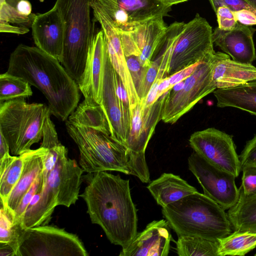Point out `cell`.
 Here are the masks:
<instances>
[{
  "instance_id": "6da1fadb",
  "label": "cell",
  "mask_w": 256,
  "mask_h": 256,
  "mask_svg": "<svg viewBox=\"0 0 256 256\" xmlns=\"http://www.w3.org/2000/svg\"><path fill=\"white\" fill-rule=\"evenodd\" d=\"M88 174V185L80 196L91 222L101 227L112 244L125 249L138 233V210L129 180L106 171Z\"/></svg>"
},
{
  "instance_id": "7a4b0ae2",
  "label": "cell",
  "mask_w": 256,
  "mask_h": 256,
  "mask_svg": "<svg viewBox=\"0 0 256 256\" xmlns=\"http://www.w3.org/2000/svg\"><path fill=\"white\" fill-rule=\"evenodd\" d=\"M6 72L38 88L46 98L52 114L62 121L78 106V83L58 60L36 46L18 45L10 55Z\"/></svg>"
},
{
  "instance_id": "3957f363",
  "label": "cell",
  "mask_w": 256,
  "mask_h": 256,
  "mask_svg": "<svg viewBox=\"0 0 256 256\" xmlns=\"http://www.w3.org/2000/svg\"><path fill=\"white\" fill-rule=\"evenodd\" d=\"M67 132L76 144L80 154V164L84 172L116 171L150 182L145 154L129 150L125 146L101 130L66 122Z\"/></svg>"
},
{
  "instance_id": "277c9868",
  "label": "cell",
  "mask_w": 256,
  "mask_h": 256,
  "mask_svg": "<svg viewBox=\"0 0 256 256\" xmlns=\"http://www.w3.org/2000/svg\"><path fill=\"white\" fill-rule=\"evenodd\" d=\"M162 212L178 237L195 236L218 241L234 230L225 210L198 192L162 208Z\"/></svg>"
},
{
  "instance_id": "5b68a950",
  "label": "cell",
  "mask_w": 256,
  "mask_h": 256,
  "mask_svg": "<svg viewBox=\"0 0 256 256\" xmlns=\"http://www.w3.org/2000/svg\"><path fill=\"white\" fill-rule=\"evenodd\" d=\"M25 98L0 103V132L5 138L13 156L31 150L43 138L52 121L50 108L43 104H28Z\"/></svg>"
},
{
  "instance_id": "8992f818",
  "label": "cell",
  "mask_w": 256,
  "mask_h": 256,
  "mask_svg": "<svg viewBox=\"0 0 256 256\" xmlns=\"http://www.w3.org/2000/svg\"><path fill=\"white\" fill-rule=\"evenodd\" d=\"M92 0H56L54 6L65 26V38L60 62L78 84L86 66L93 38L90 18Z\"/></svg>"
},
{
  "instance_id": "52a82bcc",
  "label": "cell",
  "mask_w": 256,
  "mask_h": 256,
  "mask_svg": "<svg viewBox=\"0 0 256 256\" xmlns=\"http://www.w3.org/2000/svg\"><path fill=\"white\" fill-rule=\"evenodd\" d=\"M212 35V26L198 14L188 23L177 22L168 76L213 55Z\"/></svg>"
},
{
  "instance_id": "ba28073f",
  "label": "cell",
  "mask_w": 256,
  "mask_h": 256,
  "mask_svg": "<svg viewBox=\"0 0 256 256\" xmlns=\"http://www.w3.org/2000/svg\"><path fill=\"white\" fill-rule=\"evenodd\" d=\"M215 54L200 62L193 74L177 84L166 94L161 120L173 124L190 111L204 96L216 89L212 79V69Z\"/></svg>"
},
{
  "instance_id": "9c48e42d",
  "label": "cell",
  "mask_w": 256,
  "mask_h": 256,
  "mask_svg": "<svg viewBox=\"0 0 256 256\" xmlns=\"http://www.w3.org/2000/svg\"><path fill=\"white\" fill-rule=\"evenodd\" d=\"M76 234L52 225L25 229L20 238L18 256H88Z\"/></svg>"
},
{
  "instance_id": "30bf717a",
  "label": "cell",
  "mask_w": 256,
  "mask_h": 256,
  "mask_svg": "<svg viewBox=\"0 0 256 256\" xmlns=\"http://www.w3.org/2000/svg\"><path fill=\"white\" fill-rule=\"evenodd\" d=\"M84 172L74 160L68 157V154L60 158L42 188L39 199L48 212L52 214L58 206L69 208L76 204Z\"/></svg>"
},
{
  "instance_id": "8fae6325",
  "label": "cell",
  "mask_w": 256,
  "mask_h": 256,
  "mask_svg": "<svg viewBox=\"0 0 256 256\" xmlns=\"http://www.w3.org/2000/svg\"><path fill=\"white\" fill-rule=\"evenodd\" d=\"M189 142L194 152L211 164L238 177L242 166L232 137L214 128L197 131Z\"/></svg>"
},
{
  "instance_id": "7c38bea8",
  "label": "cell",
  "mask_w": 256,
  "mask_h": 256,
  "mask_svg": "<svg viewBox=\"0 0 256 256\" xmlns=\"http://www.w3.org/2000/svg\"><path fill=\"white\" fill-rule=\"evenodd\" d=\"M188 166L204 194L224 210L230 209L237 202L240 190L234 175L211 164L194 152L188 158Z\"/></svg>"
},
{
  "instance_id": "4fadbf2b",
  "label": "cell",
  "mask_w": 256,
  "mask_h": 256,
  "mask_svg": "<svg viewBox=\"0 0 256 256\" xmlns=\"http://www.w3.org/2000/svg\"><path fill=\"white\" fill-rule=\"evenodd\" d=\"M120 33L134 31L146 22L168 16L171 6L160 0H96Z\"/></svg>"
},
{
  "instance_id": "5bb4252c",
  "label": "cell",
  "mask_w": 256,
  "mask_h": 256,
  "mask_svg": "<svg viewBox=\"0 0 256 256\" xmlns=\"http://www.w3.org/2000/svg\"><path fill=\"white\" fill-rule=\"evenodd\" d=\"M100 104L106 118L111 137L126 146L130 128V110L129 106L124 104L118 95L116 72L110 60L107 46L105 53L102 100Z\"/></svg>"
},
{
  "instance_id": "9a60e30c",
  "label": "cell",
  "mask_w": 256,
  "mask_h": 256,
  "mask_svg": "<svg viewBox=\"0 0 256 256\" xmlns=\"http://www.w3.org/2000/svg\"><path fill=\"white\" fill-rule=\"evenodd\" d=\"M163 18L150 20L132 32H119L124 56H139L143 66L148 68L167 29Z\"/></svg>"
},
{
  "instance_id": "2e32d148",
  "label": "cell",
  "mask_w": 256,
  "mask_h": 256,
  "mask_svg": "<svg viewBox=\"0 0 256 256\" xmlns=\"http://www.w3.org/2000/svg\"><path fill=\"white\" fill-rule=\"evenodd\" d=\"M167 92L150 106H144L140 101L130 111L129 131L126 144L129 150L145 154L156 127L161 120Z\"/></svg>"
},
{
  "instance_id": "e0dca14e",
  "label": "cell",
  "mask_w": 256,
  "mask_h": 256,
  "mask_svg": "<svg viewBox=\"0 0 256 256\" xmlns=\"http://www.w3.org/2000/svg\"><path fill=\"white\" fill-rule=\"evenodd\" d=\"M106 47L101 30L94 36L85 68L78 84L84 100L90 103L102 102Z\"/></svg>"
},
{
  "instance_id": "ac0fdd59",
  "label": "cell",
  "mask_w": 256,
  "mask_h": 256,
  "mask_svg": "<svg viewBox=\"0 0 256 256\" xmlns=\"http://www.w3.org/2000/svg\"><path fill=\"white\" fill-rule=\"evenodd\" d=\"M170 226L164 220H154L138 232L120 256H167L172 240Z\"/></svg>"
},
{
  "instance_id": "d6986e66",
  "label": "cell",
  "mask_w": 256,
  "mask_h": 256,
  "mask_svg": "<svg viewBox=\"0 0 256 256\" xmlns=\"http://www.w3.org/2000/svg\"><path fill=\"white\" fill-rule=\"evenodd\" d=\"M32 30L36 46L60 62L64 49L65 26L56 8L54 6L47 12L36 14Z\"/></svg>"
},
{
  "instance_id": "ffe728a7",
  "label": "cell",
  "mask_w": 256,
  "mask_h": 256,
  "mask_svg": "<svg viewBox=\"0 0 256 256\" xmlns=\"http://www.w3.org/2000/svg\"><path fill=\"white\" fill-rule=\"evenodd\" d=\"M256 30L238 22L234 28L223 30L218 27L212 32V41L237 62L252 64L256 59L253 34Z\"/></svg>"
},
{
  "instance_id": "44dd1931",
  "label": "cell",
  "mask_w": 256,
  "mask_h": 256,
  "mask_svg": "<svg viewBox=\"0 0 256 256\" xmlns=\"http://www.w3.org/2000/svg\"><path fill=\"white\" fill-rule=\"evenodd\" d=\"M212 76L216 89L234 88L256 80V68L252 64L237 62L222 52H216Z\"/></svg>"
},
{
  "instance_id": "7402d4cb",
  "label": "cell",
  "mask_w": 256,
  "mask_h": 256,
  "mask_svg": "<svg viewBox=\"0 0 256 256\" xmlns=\"http://www.w3.org/2000/svg\"><path fill=\"white\" fill-rule=\"evenodd\" d=\"M48 148L40 147L24 153V161L22 175L9 196L6 204H3L14 212L22 198L30 190L36 180L41 174L44 160Z\"/></svg>"
},
{
  "instance_id": "603a6c76",
  "label": "cell",
  "mask_w": 256,
  "mask_h": 256,
  "mask_svg": "<svg viewBox=\"0 0 256 256\" xmlns=\"http://www.w3.org/2000/svg\"><path fill=\"white\" fill-rule=\"evenodd\" d=\"M147 188L162 208L198 192L180 176L166 172L151 182Z\"/></svg>"
},
{
  "instance_id": "cb8c5ba5",
  "label": "cell",
  "mask_w": 256,
  "mask_h": 256,
  "mask_svg": "<svg viewBox=\"0 0 256 256\" xmlns=\"http://www.w3.org/2000/svg\"><path fill=\"white\" fill-rule=\"evenodd\" d=\"M213 94L218 107L234 108L256 116V80L234 88L216 89Z\"/></svg>"
},
{
  "instance_id": "d4e9b609",
  "label": "cell",
  "mask_w": 256,
  "mask_h": 256,
  "mask_svg": "<svg viewBox=\"0 0 256 256\" xmlns=\"http://www.w3.org/2000/svg\"><path fill=\"white\" fill-rule=\"evenodd\" d=\"M104 38L110 60L127 93L131 111L140 102V100L127 66L120 36L112 34Z\"/></svg>"
},
{
  "instance_id": "484cf974",
  "label": "cell",
  "mask_w": 256,
  "mask_h": 256,
  "mask_svg": "<svg viewBox=\"0 0 256 256\" xmlns=\"http://www.w3.org/2000/svg\"><path fill=\"white\" fill-rule=\"evenodd\" d=\"M234 230L256 232V196L240 192L237 202L227 212Z\"/></svg>"
},
{
  "instance_id": "4316f807",
  "label": "cell",
  "mask_w": 256,
  "mask_h": 256,
  "mask_svg": "<svg viewBox=\"0 0 256 256\" xmlns=\"http://www.w3.org/2000/svg\"><path fill=\"white\" fill-rule=\"evenodd\" d=\"M21 0H0V32L23 34L30 31L34 18L24 17L16 8Z\"/></svg>"
},
{
  "instance_id": "83f0119b",
  "label": "cell",
  "mask_w": 256,
  "mask_h": 256,
  "mask_svg": "<svg viewBox=\"0 0 256 256\" xmlns=\"http://www.w3.org/2000/svg\"><path fill=\"white\" fill-rule=\"evenodd\" d=\"M256 247V232L234 230L218 240V256H244Z\"/></svg>"
},
{
  "instance_id": "f1b7e54d",
  "label": "cell",
  "mask_w": 256,
  "mask_h": 256,
  "mask_svg": "<svg viewBox=\"0 0 256 256\" xmlns=\"http://www.w3.org/2000/svg\"><path fill=\"white\" fill-rule=\"evenodd\" d=\"M71 122L93 128L110 136L109 126L100 104L84 100L70 115Z\"/></svg>"
},
{
  "instance_id": "f546056e",
  "label": "cell",
  "mask_w": 256,
  "mask_h": 256,
  "mask_svg": "<svg viewBox=\"0 0 256 256\" xmlns=\"http://www.w3.org/2000/svg\"><path fill=\"white\" fill-rule=\"evenodd\" d=\"M176 250L180 256H218V241L195 236L178 237Z\"/></svg>"
},
{
  "instance_id": "4dcf8cb0",
  "label": "cell",
  "mask_w": 256,
  "mask_h": 256,
  "mask_svg": "<svg viewBox=\"0 0 256 256\" xmlns=\"http://www.w3.org/2000/svg\"><path fill=\"white\" fill-rule=\"evenodd\" d=\"M30 84L24 78L6 72L0 75V103L32 95Z\"/></svg>"
},
{
  "instance_id": "1f68e13d",
  "label": "cell",
  "mask_w": 256,
  "mask_h": 256,
  "mask_svg": "<svg viewBox=\"0 0 256 256\" xmlns=\"http://www.w3.org/2000/svg\"><path fill=\"white\" fill-rule=\"evenodd\" d=\"M0 242L8 243L18 250L20 238L25 229L20 224H14V212L1 204Z\"/></svg>"
},
{
  "instance_id": "d6a6232c",
  "label": "cell",
  "mask_w": 256,
  "mask_h": 256,
  "mask_svg": "<svg viewBox=\"0 0 256 256\" xmlns=\"http://www.w3.org/2000/svg\"><path fill=\"white\" fill-rule=\"evenodd\" d=\"M24 153L16 156L0 174V202L6 204L9 196L18 183L23 170Z\"/></svg>"
},
{
  "instance_id": "836d02e7",
  "label": "cell",
  "mask_w": 256,
  "mask_h": 256,
  "mask_svg": "<svg viewBox=\"0 0 256 256\" xmlns=\"http://www.w3.org/2000/svg\"><path fill=\"white\" fill-rule=\"evenodd\" d=\"M125 58L136 92L140 98L148 68L143 66L139 56L130 55L125 56Z\"/></svg>"
},
{
  "instance_id": "e575fe53",
  "label": "cell",
  "mask_w": 256,
  "mask_h": 256,
  "mask_svg": "<svg viewBox=\"0 0 256 256\" xmlns=\"http://www.w3.org/2000/svg\"><path fill=\"white\" fill-rule=\"evenodd\" d=\"M42 173L36 180L30 190L22 198L19 204L14 212V224L20 223L24 214L32 198L38 191L42 189Z\"/></svg>"
},
{
  "instance_id": "d590c367",
  "label": "cell",
  "mask_w": 256,
  "mask_h": 256,
  "mask_svg": "<svg viewBox=\"0 0 256 256\" xmlns=\"http://www.w3.org/2000/svg\"><path fill=\"white\" fill-rule=\"evenodd\" d=\"M242 175L240 192L245 196H256V166H242Z\"/></svg>"
},
{
  "instance_id": "8d00e7d4",
  "label": "cell",
  "mask_w": 256,
  "mask_h": 256,
  "mask_svg": "<svg viewBox=\"0 0 256 256\" xmlns=\"http://www.w3.org/2000/svg\"><path fill=\"white\" fill-rule=\"evenodd\" d=\"M217 17L218 27L223 30H231L238 25L234 12L226 6H220L215 12Z\"/></svg>"
},
{
  "instance_id": "74e56055",
  "label": "cell",
  "mask_w": 256,
  "mask_h": 256,
  "mask_svg": "<svg viewBox=\"0 0 256 256\" xmlns=\"http://www.w3.org/2000/svg\"><path fill=\"white\" fill-rule=\"evenodd\" d=\"M209 1L215 12L218 8L226 6L233 12L247 9L256 13V10L245 0H209Z\"/></svg>"
},
{
  "instance_id": "f35d334b",
  "label": "cell",
  "mask_w": 256,
  "mask_h": 256,
  "mask_svg": "<svg viewBox=\"0 0 256 256\" xmlns=\"http://www.w3.org/2000/svg\"><path fill=\"white\" fill-rule=\"evenodd\" d=\"M242 166H256V134L247 142L239 156Z\"/></svg>"
},
{
  "instance_id": "ab89813d",
  "label": "cell",
  "mask_w": 256,
  "mask_h": 256,
  "mask_svg": "<svg viewBox=\"0 0 256 256\" xmlns=\"http://www.w3.org/2000/svg\"><path fill=\"white\" fill-rule=\"evenodd\" d=\"M55 126L51 121L44 132L40 147L50 149L60 144Z\"/></svg>"
},
{
  "instance_id": "60d3db41",
  "label": "cell",
  "mask_w": 256,
  "mask_h": 256,
  "mask_svg": "<svg viewBox=\"0 0 256 256\" xmlns=\"http://www.w3.org/2000/svg\"><path fill=\"white\" fill-rule=\"evenodd\" d=\"M200 62L186 67L168 76L170 88L182 82L191 76L195 71Z\"/></svg>"
},
{
  "instance_id": "b9f144b4",
  "label": "cell",
  "mask_w": 256,
  "mask_h": 256,
  "mask_svg": "<svg viewBox=\"0 0 256 256\" xmlns=\"http://www.w3.org/2000/svg\"><path fill=\"white\" fill-rule=\"evenodd\" d=\"M238 22L240 24L251 26L256 25V13L247 9L234 12Z\"/></svg>"
},
{
  "instance_id": "7bdbcfd3",
  "label": "cell",
  "mask_w": 256,
  "mask_h": 256,
  "mask_svg": "<svg viewBox=\"0 0 256 256\" xmlns=\"http://www.w3.org/2000/svg\"><path fill=\"white\" fill-rule=\"evenodd\" d=\"M172 88L170 86L168 77L162 79L158 84L157 98H160L163 94L168 92Z\"/></svg>"
},
{
  "instance_id": "ee69618b",
  "label": "cell",
  "mask_w": 256,
  "mask_h": 256,
  "mask_svg": "<svg viewBox=\"0 0 256 256\" xmlns=\"http://www.w3.org/2000/svg\"><path fill=\"white\" fill-rule=\"evenodd\" d=\"M0 256H18V252L10 244L0 242Z\"/></svg>"
},
{
  "instance_id": "f6af8a7d",
  "label": "cell",
  "mask_w": 256,
  "mask_h": 256,
  "mask_svg": "<svg viewBox=\"0 0 256 256\" xmlns=\"http://www.w3.org/2000/svg\"><path fill=\"white\" fill-rule=\"evenodd\" d=\"M0 159L10 154L8 144L2 134L0 132Z\"/></svg>"
},
{
  "instance_id": "bcb514c9",
  "label": "cell",
  "mask_w": 256,
  "mask_h": 256,
  "mask_svg": "<svg viewBox=\"0 0 256 256\" xmlns=\"http://www.w3.org/2000/svg\"><path fill=\"white\" fill-rule=\"evenodd\" d=\"M164 4L171 6L172 5L188 1V0H160Z\"/></svg>"
},
{
  "instance_id": "7dc6e473",
  "label": "cell",
  "mask_w": 256,
  "mask_h": 256,
  "mask_svg": "<svg viewBox=\"0 0 256 256\" xmlns=\"http://www.w3.org/2000/svg\"><path fill=\"white\" fill-rule=\"evenodd\" d=\"M256 11V0H245Z\"/></svg>"
},
{
  "instance_id": "c3c4849f",
  "label": "cell",
  "mask_w": 256,
  "mask_h": 256,
  "mask_svg": "<svg viewBox=\"0 0 256 256\" xmlns=\"http://www.w3.org/2000/svg\"><path fill=\"white\" fill-rule=\"evenodd\" d=\"M254 255V256H256V254H255Z\"/></svg>"
}]
</instances>
